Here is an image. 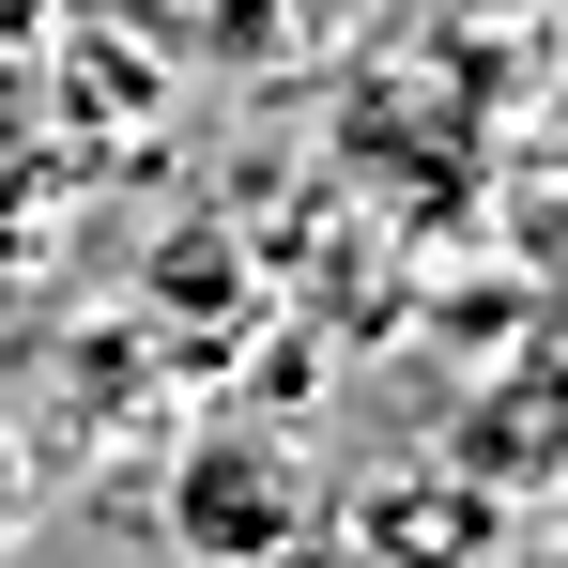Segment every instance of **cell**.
I'll list each match as a JSON object with an SVG mask.
<instances>
[{
	"instance_id": "6da1fadb",
	"label": "cell",
	"mask_w": 568,
	"mask_h": 568,
	"mask_svg": "<svg viewBox=\"0 0 568 568\" xmlns=\"http://www.w3.org/2000/svg\"><path fill=\"white\" fill-rule=\"evenodd\" d=\"M307 523V476L277 446H200L185 462V538H292Z\"/></svg>"
},
{
	"instance_id": "7a4b0ae2",
	"label": "cell",
	"mask_w": 568,
	"mask_h": 568,
	"mask_svg": "<svg viewBox=\"0 0 568 568\" xmlns=\"http://www.w3.org/2000/svg\"><path fill=\"white\" fill-rule=\"evenodd\" d=\"M0 523H16V462H0Z\"/></svg>"
}]
</instances>
